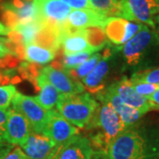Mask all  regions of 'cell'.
Wrapping results in <instances>:
<instances>
[{
  "label": "cell",
  "mask_w": 159,
  "mask_h": 159,
  "mask_svg": "<svg viewBox=\"0 0 159 159\" xmlns=\"http://www.w3.org/2000/svg\"><path fill=\"white\" fill-rule=\"evenodd\" d=\"M105 155L107 159H159V136L131 126L111 142Z\"/></svg>",
  "instance_id": "obj_1"
},
{
  "label": "cell",
  "mask_w": 159,
  "mask_h": 159,
  "mask_svg": "<svg viewBox=\"0 0 159 159\" xmlns=\"http://www.w3.org/2000/svg\"><path fill=\"white\" fill-rule=\"evenodd\" d=\"M85 127L88 131H94L90 134L89 138L93 148L104 154L111 142L122 132L129 128L113 108L105 102H102V104L98 105Z\"/></svg>",
  "instance_id": "obj_2"
},
{
  "label": "cell",
  "mask_w": 159,
  "mask_h": 159,
  "mask_svg": "<svg viewBox=\"0 0 159 159\" xmlns=\"http://www.w3.org/2000/svg\"><path fill=\"white\" fill-rule=\"evenodd\" d=\"M97 102L89 93L61 94L56 109L71 124L83 128L89 124L98 107Z\"/></svg>",
  "instance_id": "obj_3"
},
{
  "label": "cell",
  "mask_w": 159,
  "mask_h": 159,
  "mask_svg": "<svg viewBox=\"0 0 159 159\" xmlns=\"http://www.w3.org/2000/svg\"><path fill=\"white\" fill-rule=\"evenodd\" d=\"M159 44V36L153 29L144 25L142 29L122 47V52L129 66H137L147 56L151 47Z\"/></svg>",
  "instance_id": "obj_4"
},
{
  "label": "cell",
  "mask_w": 159,
  "mask_h": 159,
  "mask_svg": "<svg viewBox=\"0 0 159 159\" xmlns=\"http://www.w3.org/2000/svg\"><path fill=\"white\" fill-rule=\"evenodd\" d=\"M158 15L159 0H120V18L154 29L156 17Z\"/></svg>",
  "instance_id": "obj_5"
},
{
  "label": "cell",
  "mask_w": 159,
  "mask_h": 159,
  "mask_svg": "<svg viewBox=\"0 0 159 159\" xmlns=\"http://www.w3.org/2000/svg\"><path fill=\"white\" fill-rule=\"evenodd\" d=\"M11 108L22 114L31 125L33 132L43 134L48 117V111L40 105L34 97L17 92L11 101Z\"/></svg>",
  "instance_id": "obj_6"
},
{
  "label": "cell",
  "mask_w": 159,
  "mask_h": 159,
  "mask_svg": "<svg viewBox=\"0 0 159 159\" xmlns=\"http://www.w3.org/2000/svg\"><path fill=\"white\" fill-rule=\"evenodd\" d=\"M38 20L58 30L66 22L73 10L60 0H34Z\"/></svg>",
  "instance_id": "obj_7"
},
{
  "label": "cell",
  "mask_w": 159,
  "mask_h": 159,
  "mask_svg": "<svg viewBox=\"0 0 159 159\" xmlns=\"http://www.w3.org/2000/svg\"><path fill=\"white\" fill-rule=\"evenodd\" d=\"M94 152L89 139L77 134L56 146L48 159H90Z\"/></svg>",
  "instance_id": "obj_8"
},
{
  "label": "cell",
  "mask_w": 159,
  "mask_h": 159,
  "mask_svg": "<svg viewBox=\"0 0 159 159\" xmlns=\"http://www.w3.org/2000/svg\"><path fill=\"white\" fill-rule=\"evenodd\" d=\"M43 134L57 146L77 135L79 129L61 116L57 110H50Z\"/></svg>",
  "instance_id": "obj_9"
},
{
  "label": "cell",
  "mask_w": 159,
  "mask_h": 159,
  "mask_svg": "<svg viewBox=\"0 0 159 159\" xmlns=\"http://www.w3.org/2000/svg\"><path fill=\"white\" fill-rule=\"evenodd\" d=\"M144 24L130 21L120 17H110L107 19L102 29L108 39L118 45H123L138 33Z\"/></svg>",
  "instance_id": "obj_10"
},
{
  "label": "cell",
  "mask_w": 159,
  "mask_h": 159,
  "mask_svg": "<svg viewBox=\"0 0 159 159\" xmlns=\"http://www.w3.org/2000/svg\"><path fill=\"white\" fill-rule=\"evenodd\" d=\"M31 132V125L22 114L14 109H8L4 140L14 146H20L26 141Z\"/></svg>",
  "instance_id": "obj_11"
},
{
  "label": "cell",
  "mask_w": 159,
  "mask_h": 159,
  "mask_svg": "<svg viewBox=\"0 0 159 159\" xmlns=\"http://www.w3.org/2000/svg\"><path fill=\"white\" fill-rule=\"evenodd\" d=\"M3 9L5 12L4 19L7 24L6 26L11 29L19 24L38 20L34 3L14 0L11 3L5 4Z\"/></svg>",
  "instance_id": "obj_12"
},
{
  "label": "cell",
  "mask_w": 159,
  "mask_h": 159,
  "mask_svg": "<svg viewBox=\"0 0 159 159\" xmlns=\"http://www.w3.org/2000/svg\"><path fill=\"white\" fill-rule=\"evenodd\" d=\"M41 74L62 94H80L84 92V86L69 74V72L52 66L42 69Z\"/></svg>",
  "instance_id": "obj_13"
},
{
  "label": "cell",
  "mask_w": 159,
  "mask_h": 159,
  "mask_svg": "<svg viewBox=\"0 0 159 159\" xmlns=\"http://www.w3.org/2000/svg\"><path fill=\"white\" fill-rule=\"evenodd\" d=\"M108 18L92 9L72 10L66 22L61 29L67 30H79L89 28H102Z\"/></svg>",
  "instance_id": "obj_14"
},
{
  "label": "cell",
  "mask_w": 159,
  "mask_h": 159,
  "mask_svg": "<svg viewBox=\"0 0 159 159\" xmlns=\"http://www.w3.org/2000/svg\"><path fill=\"white\" fill-rule=\"evenodd\" d=\"M110 88L125 104L141 111L143 114H146L152 110L151 103L148 98L139 95L134 89L130 80L126 77H124L119 81L112 84Z\"/></svg>",
  "instance_id": "obj_15"
},
{
  "label": "cell",
  "mask_w": 159,
  "mask_h": 159,
  "mask_svg": "<svg viewBox=\"0 0 159 159\" xmlns=\"http://www.w3.org/2000/svg\"><path fill=\"white\" fill-rule=\"evenodd\" d=\"M98 98L101 102H105L110 104L128 127L134 126L144 115L141 111L125 104L111 88H109L107 90L101 91L98 95Z\"/></svg>",
  "instance_id": "obj_16"
},
{
  "label": "cell",
  "mask_w": 159,
  "mask_h": 159,
  "mask_svg": "<svg viewBox=\"0 0 159 159\" xmlns=\"http://www.w3.org/2000/svg\"><path fill=\"white\" fill-rule=\"evenodd\" d=\"M60 45L63 46L65 55L80 53V52H90L97 51L90 45L87 37L85 29L79 30H59Z\"/></svg>",
  "instance_id": "obj_17"
},
{
  "label": "cell",
  "mask_w": 159,
  "mask_h": 159,
  "mask_svg": "<svg viewBox=\"0 0 159 159\" xmlns=\"http://www.w3.org/2000/svg\"><path fill=\"white\" fill-rule=\"evenodd\" d=\"M56 145L43 134L31 132L20 148L29 159H48Z\"/></svg>",
  "instance_id": "obj_18"
},
{
  "label": "cell",
  "mask_w": 159,
  "mask_h": 159,
  "mask_svg": "<svg viewBox=\"0 0 159 159\" xmlns=\"http://www.w3.org/2000/svg\"><path fill=\"white\" fill-rule=\"evenodd\" d=\"M36 83L39 87L40 92L38 96L34 97V99L47 111L52 110L54 106H56L62 93L51 85L41 74L36 78Z\"/></svg>",
  "instance_id": "obj_19"
},
{
  "label": "cell",
  "mask_w": 159,
  "mask_h": 159,
  "mask_svg": "<svg viewBox=\"0 0 159 159\" xmlns=\"http://www.w3.org/2000/svg\"><path fill=\"white\" fill-rule=\"evenodd\" d=\"M108 56L103 57L97 63L95 68L82 80L83 85L91 92H98L102 90V80L108 73Z\"/></svg>",
  "instance_id": "obj_20"
},
{
  "label": "cell",
  "mask_w": 159,
  "mask_h": 159,
  "mask_svg": "<svg viewBox=\"0 0 159 159\" xmlns=\"http://www.w3.org/2000/svg\"><path fill=\"white\" fill-rule=\"evenodd\" d=\"M55 55L56 51L38 45L34 43L24 45V58L33 64H47L55 57Z\"/></svg>",
  "instance_id": "obj_21"
},
{
  "label": "cell",
  "mask_w": 159,
  "mask_h": 159,
  "mask_svg": "<svg viewBox=\"0 0 159 159\" xmlns=\"http://www.w3.org/2000/svg\"><path fill=\"white\" fill-rule=\"evenodd\" d=\"M43 24L39 20H34L24 24H19L11 30L17 32L22 39L23 45L32 43L42 29Z\"/></svg>",
  "instance_id": "obj_22"
},
{
  "label": "cell",
  "mask_w": 159,
  "mask_h": 159,
  "mask_svg": "<svg viewBox=\"0 0 159 159\" xmlns=\"http://www.w3.org/2000/svg\"><path fill=\"white\" fill-rule=\"evenodd\" d=\"M90 9L105 17H119L120 0H89Z\"/></svg>",
  "instance_id": "obj_23"
},
{
  "label": "cell",
  "mask_w": 159,
  "mask_h": 159,
  "mask_svg": "<svg viewBox=\"0 0 159 159\" xmlns=\"http://www.w3.org/2000/svg\"><path fill=\"white\" fill-rule=\"evenodd\" d=\"M101 59H102V55L99 53H96V54L90 56L89 59H87L85 62L82 63L78 67L69 70V74H71L74 78L75 77V79L78 78V79L83 80L93 69L95 68L97 63Z\"/></svg>",
  "instance_id": "obj_24"
},
{
  "label": "cell",
  "mask_w": 159,
  "mask_h": 159,
  "mask_svg": "<svg viewBox=\"0 0 159 159\" xmlns=\"http://www.w3.org/2000/svg\"><path fill=\"white\" fill-rule=\"evenodd\" d=\"M90 52H80V53H74V54H69L65 55L63 65L65 68L67 69V71L72 69L76 68L80 66L82 63H84L90 57Z\"/></svg>",
  "instance_id": "obj_25"
},
{
  "label": "cell",
  "mask_w": 159,
  "mask_h": 159,
  "mask_svg": "<svg viewBox=\"0 0 159 159\" xmlns=\"http://www.w3.org/2000/svg\"><path fill=\"white\" fill-rule=\"evenodd\" d=\"M130 80L159 85V68L148 69L136 72L132 75Z\"/></svg>",
  "instance_id": "obj_26"
},
{
  "label": "cell",
  "mask_w": 159,
  "mask_h": 159,
  "mask_svg": "<svg viewBox=\"0 0 159 159\" xmlns=\"http://www.w3.org/2000/svg\"><path fill=\"white\" fill-rule=\"evenodd\" d=\"M17 90L12 85L0 86V110H8Z\"/></svg>",
  "instance_id": "obj_27"
},
{
  "label": "cell",
  "mask_w": 159,
  "mask_h": 159,
  "mask_svg": "<svg viewBox=\"0 0 159 159\" xmlns=\"http://www.w3.org/2000/svg\"><path fill=\"white\" fill-rule=\"evenodd\" d=\"M130 80L134 89H135V91L139 95H141L142 97H148L159 89V85L157 84H151V83H148V82L132 80Z\"/></svg>",
  "instance_id": "obj_28"
},
{
  "label": "cell",
  "mask_w": 159,
  "mask_h": 159,
  "mask_svg": "<svg viewBox=\"0 0 159 159\" xmlns=\"http://www.w3.org/2000/svg\"><path fill=\"white\" fill-rule=\"evenodd\" d=\"M74 10L79 9H90L89 0H60Z\"/></svg>",
  "instance_id": "obj_29"
},
{
  "label": "cell",
  "mask_w": 159,
  "mask_h": 159,
  "mask_svg": "<svg viewBox=\"0 0 159 159\" xmlns=\"http://www.w3.org/2000/svg\"><path fill=\"white\" fill-rule=\"evenodd\" d=\"M2 159H29V157L24 153L21 148L20 147H15L11 149L9 153L6 155L5 157Z\"/></svg>",
  "instance_id": "obj_30"
},
{
  "label": "cell",
  "mask_w": 159,
  "mask_h": 159,
  "mask_svg": "<svg viewBox=\"0 0 159 159\" xmlns=\"http://www.w3.org/2000/svg\"><path fill=\"white\" fill-rule=\"evenodd\" d=\"M7 113L8 110H0V142H6L4 140V134L6 131Z\"/></svg>",
  "instance_id": "obj_31"
},
{
  "label": "cell",
  "mask_w": 159,
  "mask_h": 159,
  "mask_svg": "<svg viewBox=\"0 0 159 159\" xmlns=\"http://www.w3.org/2000/svg\"><path fill=\"white\" fill-rule=\"evenodd\" d=\"M12 51L9 49V47L6 45V39L0 38V59L4 58L6 56L12 55Z\"/></svg>",
  "instance_id": "obj_32"
},
{
  "label": "cell",
  "mask_w": 159,
  "mask_h": 159,
  "mask_svg": "<svg viewBox=\"0 0 159 159\" xmlns=\"http://www.w3.org/2000/svg\"><path fill=\"white\" fill-rule=\"evenodd\" d=\"M14 148V145L6 142H0V159L5 157L7 154Z\"/></svg>",
  "instance_id": "obj_33"
},
{
  "label": "cell",
  "mask_w": 159,
  "mask_h": 159,
  "mask_svg": "<svg viewBox=\"0 0 159 159\" xmlns=\"http://www.w3.org/2000/svg\"><path fill=\"white\" fill-rule=\"evenodd\" d=\"M149 102L151 103L152 110H158L159 109V89L153 93L151 96L147 97Z\"/></svg>",
  "instance_id": "obj_34"
},
{
  "label": "cell",
  "mask_w": 159,
  "mask_h": 159,
  "mask_svg": "<svg viewBox=\"0 0 159 159\" xmlns=\"http://www.w3.org/2000/svg\"><path fill=\"white\" fill-rule=\"evenodd\" d=\"M11 31V29L10 28L0 22V35H9Z\"/></svg>",
  "instance_id": "obj_35"
},
{
  "label": "cell",
  "mask_w": 159,
  "mask_h": 159,
  "mask_svg": "<svg viewBox=\"0 0 159 159\" xmlns=\"http://www.w3.org/2000/svg\"><path fill=\"white\" fill-rule=\"evenodd\" d=\"M90 159H107V157L104 153L100 152V151H95Z\"/></svg>",
  "instance_id": "obj_36"
},
{
  "label": "cell",
  "mask_w": 159,
  "mask_h": 159,
  "mask_svg": "<svg viewBox=\"0 0 159 159\" xmlns=\"http://www.w3.org/2000/svg\"><path fill=\"white\" fill-rule=\"evenodd\" d=\"M156 23H157V26H158V30H159V15L156 17Z\"/></svg>",
  "instance_id": "obj_37"
}]
</instances>
